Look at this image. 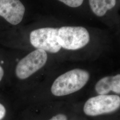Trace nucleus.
Here are the masks:
<instances>
[{"label": "nucleus", "mask_w": 120, "mask_h": 120, "mask_svg": "<svg viewBox=\"0 0 120 120\" xmlns=\"http://www.w3.org/2000/svg\"><path fill=\"white\" fill-rule=\"evenodd\" d=\"M90 75L87 71L74 69L60 75L53 82L52 93L57 97L70 94L80 90L90 79Z\"/></svg>", "instance_id": "1"}, {"label": "nucleus", "mask_w": 120, "mask_h": 120, "mask_svg": "<svg viewBox=\"0 0 120 120\" xmlns=\"http://www.w3.org/2000/svg\"><path fill=\"white\" fill-rule=\"evenodd\" d=\"M58 42L61 47L77 50L85 47L90 40L88 31L81 26H63L58 29Z\"/></svg>", "instance_id": "2"}, {"label": "nucleus", "mask_w": 120, "mask_h": 120, "mask_svg": "<svg viewBox=\"0 0 120 120\" xmlns=\"http://www.w3.org/2000/svg\"><path fill=\"white\" fill-rule=\"evenodd\" d=\"M90 8L96 15L102 17L115 7L116 0H89Z\"/></svg>", "instance_id": "8"}, {"label": "nucleus", "mask_w": 120, "mask_h": 120, "mask_svg": "<svg viewBox=\"0 0 120 120\" xmlns=\"http://www.w3.org/2000/svg\"><path fill=\"white\" fill-rule=\"evenodd\" d=\"M25 10L20 0H0V16L13 25L21 22Z\"/></svg>", "instance_id": "6"}, {"label": "nucleus", "mask_w": 120, "mask_h": 120, "mask_svg": "<svg viewBox=\"0 0 120 120\" xmlns=\"http://www.w3.org/2000/svg\"><path fill=\"white\" fill-rule=\"evenodd\" d=\"M48 120H68V118L65 115L60 113L53 116L51 118Z\"/></svg>", "instance_id": "10"}, {"label": "nucleus", "mask_w": 120, "mask_h": 120, "mask_svg": "<svg viewBox=\"0 0 120 120\" xmlns=\"http://www.w3.org/2000/svg\"><path fill=\"white\" fill-rule=\"evenodd\" d=\"M58 29L43 28L33 30L30 34V43L37 49L51 53L57 52L61 48L58 39Z\"/></svg>", "instance_id": "4"}, {"label": "nucleus", "mask_w": 120, "mask_h": 120, "mask_svg": "<svg viewBox=\"0 0 120 120\" xmlns=\"http://www.w3.org/2000/svg\"><path fill=\"white\" fill-rule=\"evenodd\" d=\"M6 110L4 106L0 103V120H2L6 115Z\"/></svg>", "instance_id": "11"}, {"label": "nucleus", "mask_w": 120, "mask_h": 120, "mask_svg": "<svg viewBox=\"0 0 120 120\" xmlns=\"http://www.w3.org/2000/svg\"><path fill=\"white\" fill-rule=\"evenodd\" d=\"M95 88L99 95H107L111 91L117 94H120V74L101 79L96 83Z\"/></svg>", "instance_id": "7"}, {"label": "nucleus", "mask_w": 120, "mask_h": 120, "mask_svg": "<svg viewBox=\"0 0 120 120\" xmlns=\"http://www.w3.org/2000/svg\"><path fill=\"white\" fill-rule=\"evenodd\" d=\"M4 75V71L3 68L0 65V82L2 80Z\"/></svg>", "instance_id": "12"}, {"label": "nucleus", "mask_w": 120, "mask_h": 120, "mask_svg": "<svg viewBox=\"0 0 120 120\" xmlns=\"http://www.w3.org/2000/svg\"><path fill=\"white\" fill-rule=\"evenodd\" d=\"M120 106V98L116 95H99L88 99L83 110L87 116H95L116 111Z\"/></svg>", "instance_id": "3"}, {"label": "nucleus", "mask_w": 120, "mask_h": 120, "mask_svg": "<svg viewBox=\"0 0 120 120\" xmlns=\"http://www.w3.org/2000/svg\"><path fill=\"white\" fill-rule=\"evenodd\" d=\"M71 7L76 8L80 6L84 0H58Z\"/></svg>", "instance_id": "9"}, {"label": "nucleus", "mask_w": 120, "mask_h": 120, "mask_svg": "<svg viewBox=\"0 0 120 120\" xmlns=\"http://www.w3.org/2000/svg\"><path fill=\"white\" fill-rule=\"evenodd\" d=\"M48 56L46 52L37 49L23 58L17 63L15 69L17 77L24 80L42 68L46 64Z\"/></svg>", "instance_id": "5"}]
</instances>
